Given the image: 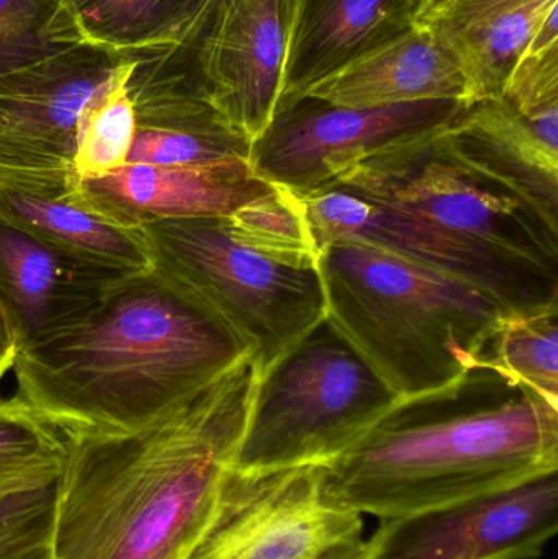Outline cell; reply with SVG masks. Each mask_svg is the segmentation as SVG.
I'll return each instance as SVG.
<instances>
[{"mask_svg":"<svg viewBox=\"0 0 558 559\" xmlns=\"http://www.w3.org/2000/svg\"><path fill=\"white\" fill-rule=\"evenodd\" d=\"M251 355L133 432L62 433L52 559H182L202 534L248 424Z\"/></svg>","mask_w":558,"mask_h":559,"instance_id":"obj_1","label":"cell"},{"mask_svg":"<svg viewBox=\"0 0 558 559\" xmlns=\"http://www.w3.org/2000/svg\"><path fill=\"white\" fill-rule=\"evenodd\" d=\"M320 468L328 502L380 521L461 504L558 472V404L475 365L400 397Z\"/></svg>","mask_w":558,"mask_h":559,"instance_id":"obj_2","label":"cell"},{"mask_svg":"<svg viewBox=\"0 0 558 559\" xmlns=\"http://www.w3.org/2000/svg\"><path fill=\"white\" fill-rule=\"evenodd\" d=\"M249 354L154 269L108 286L84 319L16 355L19 393L61 433L133 432Z\"/></svg>","mask_w":558,"mask_h":559,"instance_id":"obj_3","label":"cell"},{"mask_svg":"<svg viewBox=\"0 0 558 559\" xmlns=\"http://www.w3.org/2000/svg\"><path fill=\"white\" fill-rule=\"evenodd\" d=\"M318 252L327 318L400 397L482 365L510 316L485 293L364 242L336 239Z\"/></svg>","mask_w":558,"mask_h":559,"instance_id":"obj_4","label":"cell"},{"mask_svg":"<svg viewBox=\"0 0 558 559\" xmlns=\"http://www.w3.org/2000/svg\"><path fill=\"white\" fill-rule=\"evenodd\" d=\"M151 269L215 316L262 377L328 316L320 262L259 248L229 216L140 228Z\"/></svg>","mask_w":558,"mask_h":559,"instance_id":"obj_5","label":"cell"},{"mask_svg":"<svg viewBox=\"0 0 558 559\" xmlns=\"http://www.w3.org/2000/svg\"><path fill=\"white\" fill-rule=\"evenodd\" d=\"M399 400L324 318L259 377L233 469L327 465Z\"/></svg>","mask_w":558,"mask_h":559,"instance_id":"obj_6","label":"cell"},{"mask_svg":"<svg viewBox=\"0 0 558 559\" xmlns=\"http://www.w3.org/2000/svg\"><path fill=\"white\" fill-rule=\"evenodd\" d=\"M444 127L377 151L331 186L409 213L511 267L558 280V229L459 160L442 141Z\"/></svg>","mask_w":558,"mask_h":559,"instance_id":"obj_7","label":"cell"},{"mask_svg":"<svg viewBox=\"0 0 558 559\" xmlns=\"http://www.w3.org/2000/svg\"><path fill=\"white\" fill-rule=\"evenodd\" d=\"M363 515L327 501L317 465L231 468L182 559H364Z\"/></svg>","mask_w":558,"mask_h":559,"instance_id":"obj_8","label":"cell"},{"mask_svg":"<svg viewBox=\"0 0 558 559\" xmlns=\"http://www.w3.org/2000/svg\"><path fill=\"white\" fill-rule=\"evenodd\" d=\"M127 58L79 45L0 75V187L74 190L79 118Z\"/></svg>","mask_w":558,"mask_h":559,"instance_id":"obj_9","label":"cell"},{"mask_svg":"<svg viewBox=\"0 0 558 559\" xmlns=\"http://www.w3.org/2000/svg\"><path fill=\"white\" fill-rule=\"evenodd\" d=\"M297 193L314 245L364 242L393 258L472 286L507 314H536L558 306V280L527 274L446 235L428 222L340 186Z\"/></svg>","mask_w":558,"mask_h":559,"instance_id":"obj_10","label":"cell"},{"mask_svg":"<svg viewBox=\"0 0 558 559\" xmlns=\"http://www.w3.org/2000/svg\"><path fill=\"white\" fill-rule=\"evenodd\" d=\"M462 102L349 108L305 97L278 108L249 154L259 179L292 192L324 189L347 167L400 140L448 124Z\"/></svg>","mask_w":558,"mask_h":559,"instance_id":"obj_11","label":"cell"},{"mask_svg":"<svg viewBox=\"0 0 558 559\" xmlns=\"http://www.w3.org/2000/svg\"><path fill=\"white\" fill-rule=\"evenodd\" d=\"M558 531L557 473L461 504L383 519L364 559H536Z\"/></svg>","mask_w":558,"mask_h":559,"instance_id":"obj_12","label":"cell"},{"mask_svg":"<svg viewBox=\"0 0 558 559\" xmlns=\"http://www.w3.org/2000/svg\"><path fill=\"white\" fill-rule=\"evenodd\" d=\"M295 5L297 0H218L190 48L206 97L251 146L281 105Z\"/></svg>","mask_w":558,"mask_h":559,"instance_id":"obj_13","label":"cell"},{"mask_svg":"<svg viewBox=\"0 0 558 559\" xmlns=\"http://www.w3.org/2000/svg\"><path fill=\"white\" fill-rule=\"evenodd\" d=\"M128 91L136 117L128 164L215 166L249 159L251 143L206 97L189 48L140 56Z\"/></svg>","mask_w":558,"mask_h":559,"instance_id":"obj_14","label":"cell"},{"mask_svg":"<svg viewBox=\"0 0 558 559\" xmlns=\"http://www.w3.org/2000/svg\"><path fill=\"white\" fill-rule=\"evenodd\" d=\"M249 160L215 166L127 164L97 179H81L72 195L102 218L127 229L166 219L229 216L265 195Z\"/></svg>","mask_w":558,"mask_h":559,"instance_id":"obj_15","label":"cell"},{"mask_svg":"<svg viewBox=\"0 0 558 559\" xmlns=\"http://www.w3.org/2000/svg\"><path fill=\"white\" fill-rule=\"evenodd\" d=\"M441 138L465 166L517 193L558 229V108L527 117L501 97L475 102Z\"/></svg>","mask_w":558,"mask_h":559,"instance_id":"obj_16","label":"cell"},{"mask_svg":"<svg viewBox=\"0 0 558 559\" xmlns=\"http://www.w3.org/2000/svg\"><path fill=\"white\" fill-rule=\"evenodd\" d=\"M123 275L61 251L0 216V302L20 350L78 324Z\"/></svg>","mask_w":558,"mask_h":559,"instance_id":"obj_17","label":"cell"},{"mask_svg":"<svg viewBox=\"0 0 558 559\" xmlns=\"http://www.w3.org/2000/svg\"><path fill=\"white\" fill-rule=\"evenodd\" d=\"M558 0H432L415 25L451 56L464 78L465 105L500 98L514 66Z\"/></svg>","mask_w":558,"mask_h":559,"instance_id":"obj_18","label":"cell"},{"mask_svg":"<svg viewBox=\"0 0 558 559\" xmlns=\"http://www.w3.org/2000/svg\"><path fill=\"white\" fill-rule=\"evenodd\" d=\"M305 95L349 108L390 107L422 100L465 105L467 88L451 56L426 29L413 23L402 35L321 79Z\"/></svg>","mask_w":558,"mask_h":559,"instance_id":"obj_19","label":"cell"},{"mask_svg":"<svg viewBox=\"0 0 558 559\" xmlns=\"http://www.w3.org/2000/svg\"><path fill=\"white\" fill-rule=\"evenodd\" d=\"M413 23L412 0H297L278 108Z\"/></svg>","mask_w":558,"mask_h":559,"instance_id":"obj_20","label":"cell"},{"mask_svg":"<svg viewBox=\"0 0 558 559\" xmlns=\"http://www.w3.org/2000/svg\"><path fill=\"white\" fill-rule=\"evenodd\" d=\"M0 216L75 258L134 274L151 269L140 229H127L82 205L72 192L49 193L0 187Z\"/></svg>","mask_w":558,"mask_h":559,"instance_id":"obj_21","label":"cell"},{"mask_svg":"<svg viewBox=\"0 0 558 559\" xmlns=\"http://www.w3.org/2000/svg\"><path fill=\"white\" fill-rule=\"evenodd\" d=\"M85 45L118 56L177 48L193 0H69Z\"/></svg>","mask_w":558,"mask_h":559,"instance_id":"obj_22","label":"cell"},{"mask_svg":"<svg viewBox=\"0 0 558 559\" xmlns=\"http://www.w3.org/2000/svg\"><path fill=\"white\" fill-rule=\"evenodd\" d=\"M138 58H127L111 72L79 118L74 169L78 180L97 179L127 166L136 133L128 81Z\"/></svg>","mask_w":558,"mask_h":559,"instance_id":"obj_23","label":"cell"},{"mask_svg":"<svg viewBox=\"0 0 558 559\" xmlns=\"http://www.w3.org/2000/svg\"><path fill=\"white\" fill-rule=\"evenodd\" d=\"M79 45L69 0H0V75Z\"/></svg>","mask_w":558,"mask_h":559,"instance_id":"obj_24","label":"cell"},{"mask_svg":"<svg viewBox=\"0 0 558 559\" xmlns=\"http://www.w3.org/2000/svg\"><path fill=\"white\" fill-rule=\"evenodd\" d=\"M482 365L500 368L558 404V306L507 316Z\"/></svg>","mask_w":558,"mask_h":559,"instance_id":"obj_25","label":"cell"},{"mask_svg":"<svg viewBox=\"0 0 558 559\" xmlns=\"http://www.w3.org/2000/svg\"><path fill=\"white\" fill-rule=\"evenodd\" d=\"M64 436L19 396L0 400V488L46 472H61Z\"/></svg>","mask_w":558,"mask_h":559,"instance_id":"obj_26","label":"cell"},{"mask_svg":"<svg viewBox=\"0 0 558 559\" xmlns=\"http://www.w3.org/2000/svg\"><path fill=\"white\" fill-rule=\"evenodd\" d=\"M501 98L527 117L558 108V7L537 26Z\"/></svg>","mask_w":558,"mask_h":559,"instance_id":"obj_27","label":"cell"},{"mask_svg":"<svg viewBox=\"0 0 558 559\" xmlns=\"http://www.w3.org/2000/svg\"><path fill=\"white\" fill-rule=\"evenodd\" d=\"M59 473H39L0 488V555L51 538Z\"/></svg>","mask_w":558,"mask_h":559,"instance_id":"obj_28","label":"cell"},{"mask_svg":"<svg viewBox=\"0 0 558 559\" xmlns=\"http://www.w3.org/2000/svg\"><path fill=\"white\" fill-rule=\"evenodd\" d=\"M19 352L15 332H13L9 316L0 302V381L5 377L7 371L12 370Z\"/></svg>","mask_w":558,"mask_h":559,"instance_id":"obj_29","label":"cell"},{"mask_svg":"<svg viewBox=\"0 0 558 559\" xmlns=\"http://www.w3.org/2000/svg\"><path fill=\"white\" fill-rule=\"evenodd\" d=\"M218 0H193L192 13H190L189 23H187L186 32H183L180 48H192L193 43L199 38L203 25H205L209 16L212 15Z\"/></svg>","mask_w":558,"mask_h":559,"instance_id":"obj_30","label":"cell"},{"mask_svg":"<svg viewBox=\"0 0 558 559\" xmlns=\"http://www.w3.org/2000/svg\"><path fill=\"white\" fill-rule=\"evenodd\" d=\"M0 559H52L51 545L48 542L28 545V547L16 548L0 555Z\"/></svg>","mask_w":558,"mask_h":559,"instance_id":"obj_31","label":"cell"},{"mask_svg":"<svg viewBox=\"0 0 558 559\" xmlns=\"http://www.w3.org/2000/svg\"><path fill=\"white\" fill-rule=\"evenodd\" d=\"M413 2V15H416V12H419V10L425 9L428 3H431L432 0H412Z\"/></svg>","mask_w":558,"mask_h":559,"instance_id":"obj_32","label":"cell"}]
</instances>
